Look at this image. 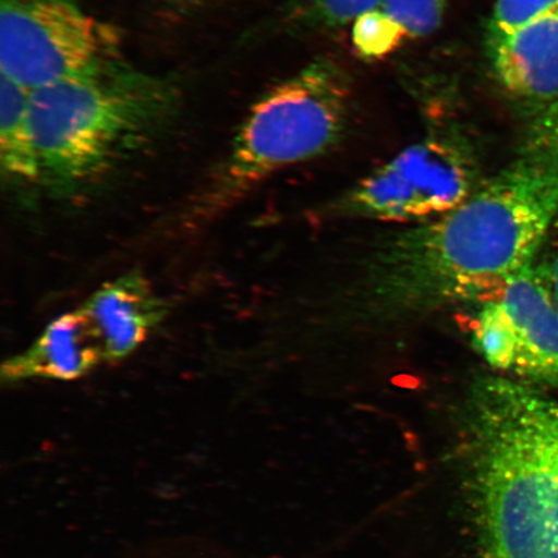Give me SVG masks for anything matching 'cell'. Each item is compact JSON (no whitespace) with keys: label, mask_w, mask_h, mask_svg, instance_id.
Returning <instances> with one entry per match:
<instances>
[{"label":"cell","mask_w":558,"mask_h":558,"mask_svg":"<svg viewBox=\"0 0 558 558\" xmlns=\"http://www.w3.org/2000/svg\"><path fill=\"white\" fill-rule=\"evenodd\" d=\"M558 215V163L526 155L451 211L390 235L368 264L365 295L383 317L484 300L534 264Z\"/></svg>","instance_id":"obj_1"},{"label":"cell","mask_w":558,"mask_h":558,"mask_svg":"<svg viewBox=\"0 0 558 558\" xmlns=\"http://www.w3.org/2000/svg\"><path fill=\"white\" fill-rule=\"evenodd\" d=\"M484 558H558V400L490 375L466 404Z\"/></svg>","instance_id":"obj_2"},{"label":"cell","mask_w":558,"mask_h":558,"mask_svg":"<svg viewBox=\"0 0 558 558\" xmlns=\"http://www.w3.org/2000/svg\"><path fill=\"white\" fill-rule=\"evenodd\" d=\"M177 107L166 82L113 61L31 90L40 184L72 194L107 172Z\"/></svg>","instance_id":"obj_3"},{"label":"cell","mask_w":558,"mask_h":558,"mask_svg":"<svg viewBox=\"0 0 558 558\" xmlns=\"http://www.w3.org/2000/svg\"><path fill=\"white\" fill-rule=\"evenodd\" d=\"M349 102L347 76L329 60L268 90L242 122L201 208L218 213L271 174L324 155L343 135Z\"/></svg>","instance_id":"obj_4"},{"label":"cell","mask_w":558,"mask_h":558,"mask_svg":"<svg viewBox=\"0 0 558 558\" xmlns=\"http://www.w3.org/2000/svg\"><path fill=\"white\" fill-rule=\"evenodd\" d=\"M120 37L75 0H0V73L29 90L117 61Z\"/></svg>","instance_id":"obj_5"},{"label":"cell","mask_w":558,"mask_h":558,"mask_svg":"<svg viewBox=\"0 0 558 558\" xmlns=\"http://www.w3.org/2000/svg\"><path fill=\"white\" fill-rule=\"evenodd\" d=\"M483 183L476 157L453 137L422 140L333 202L339 218L416 226L451 211Z\"/></svg>","instance_id":"obj_6"},{"label":"cell","mask_w":558,"mask_h":558,"mask_svg":"<svg viewBox=\"0 0 558 558\" xmlns=\"http://www.w3.org/2000/svg\"><path fill=\"white\" fill-rule=\"evenodd\" d=\"M471 343L497 375L558 386V306L541 265H530L481 303Z\"/></svg>","instance_id":"obj_7"},{"label":"cell","mask_w":558,"mask_h":558,"mask_svg":"<svg viewBox=\"0 0 558 558\" xmlns=\"http://www.w3.org/2000/svg\"><path fill=\"white\" fill-rule=\"evenodd\" d=\"M80 310L99 339L105 362L129 357L167 313L163 300L137 270L102 284Z\"/></svg>","instance_id":"obj_8"},{"label":"cell","mask_w":558,"mask_h":558,"mask_svg":"<svg viewBox=\"0 0 558 558\" xmlns=\"http://www.w3.org/2000/svg\"><path fill=\"white\" fill-rule=\"evenodd\" d=\"M495 75L515 99H558V5L490 44Z\"/></svg>","instance_id":"obj_9"},{"label":"cell","mask_w":558,"mask_h":558,"mask_svg":"<svg viewBox=\"0 0 558 558\" xmlns=\"http://www.w3.org/2000/svg\"><path fill=\"white\" fill-rule=\"evenodd\" d=\"M101 362L99 339L78 308L53 319L29 348L5 361L2 378L69 381L93 372Z\"/></svg>","instance_id":"obj_10"},{"label":"cell","mask_w":558,"mask_h":558,"mask_svg":"<svg viewBox=\"0 0 558 558\" xmlns=\"http://www.w3.org/2000/svg\"><path fill=\"white\" fill-rule=\"evenodd\" d=\"M0 163L12 183L40 184L31 121V90L3 74L0 78Z\"/></svg>","instance_id":"obj_11"},{"label":"cell","mask_w":558,"mask_h":558,"mask_svg":"<svg viewBox=\"0 0 558 558\" xmlns=\"http://www.w3.org/2000/svg\"><path fill=\"white\" fill-rule=\"evenodd\" d=\"M352 39L355 50L368 60L387 58L407 41L400 27L379 9L354 21Z\"/></svg>","instance_id":"obj_12"},{"label":"cell","mask_w":558,"mask_h":558,"mask_svg":"<svg viewBox=\"0 0 558 558\" xmlns=\"http://www.w3.org/2000/svg\"><path fill=\"white\" fill-rule=\"evenodd\" d=\"M400 27L407 40L427 37L442 23L445 0H383L376 7Z\"/></svg>","instance_id":"obj_13"},{"label":"cell","mask_w":558,"mask_h":558,"mask_svg":"<svg viewBox=\"0 0 558 558\" xmlns=\"http://www.w3.org/2000/svg\"><path fill=\"white\" fill-rule=\"evenodd\" d=\"M557 5L558 0H497L488 24V40L494 44L507 37Z\"/></svg>","instance_id":"obj_14"},{"label":"cell","mask_w":558,"mask_h":558,"mask_svg":"<svg viewBox=\"0 0 558 558\" xmlns=\"http://www.w3.org/2000/svg\"><path fill=\"white\" fill-rule=\"evenodd\" d=\"M381 2L383 0H305L303 10L311 20L310 23L337 27L354 23Z\"/></svg>","instance_id":"obj_15"},{"label":"cell","mask_w":558,"mask_h":558,"mask_svg":"<svg viewBox=\"0 0 558 558\" xmlns=\"http://www.w3.org/2000/svg\"><path fill=\"white\" fill-rule=\"evenodd\" d=\"M526 153L558 163V99L550 102L530 128Z\"/></svg>","instance_id":"obj_16"},{"label":"cell","mask_w":558,"mask_h":558,"mask_svg":"<svg viewBox=\"0 0 558 558\" xmlns=\"http://www.w3.org/2000/svg\"><path fill=\"white\" fill-rule=\"evenodd\" d=\"M541 267L546 275L550 290H553L556 304L558 306V246L554 251L553 256L546 263L541 264Z\"/></svg>","instance_id":"obj_17"}]
</instances>
